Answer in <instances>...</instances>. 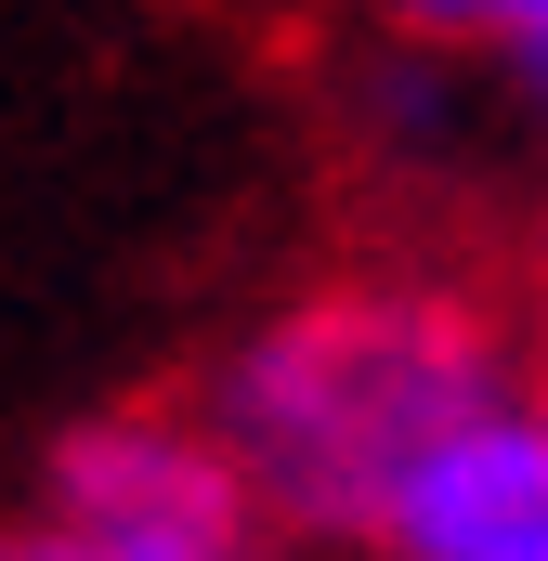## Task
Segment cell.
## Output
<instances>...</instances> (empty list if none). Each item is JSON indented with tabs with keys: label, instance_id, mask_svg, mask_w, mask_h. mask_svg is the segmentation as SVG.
<instances>
[{
	"label": "cell",
	"instance_id": "cell-1",
	"mask_svg": "<svg viewBox=\"0 0 548 561\" xmlns=\"http://www.w3.org/2000/svg\"><path fill=\"white\" fill-rule=\"evenodd\" d=\"M523 353L510 327L444 275H340L274 300L262 327L209 366L196 419L249 470L274 536L300 549H366V510L392 496L431 431H457L483 392H510Z\"/></svg>",
	"mask_w": 548,
	"mask_h": 561
},
{
	"label": "cell",
	"instance_id": "cell-2",
	"mask_svg": "<svg viewBox=\"0 0 548 561\" xmlns=\"http://www.w3.org/2000/svg\"><path fill=\"white\" fill-rule=\"evenodd\" d=\"M274 510L249 496V470L222 457V431L196 405H118L79 419L26 510L0 523V561H274Z\"/></svg>",
	"mask_w": 548,
	"mask_h": 561
},
{
	"label": "cell",
	"instance_id": "cell-3",
	"mask_svg": "<svg viewBox=\"0 0 548 561\" xmlns=\"http://www.w3.org/2000/svg\"><path fill=\"white\" fill-rule=\"evenodd\" d=\"M366 561H548V392L510 379L366 510Z\"/></svg>",
	"mask_w": 548,
	"mask_h": 561
},
{
	"label": "cell",
	"instance_id": "cell-4",
	"mask_svg": "<svg viewBox=\"0 0 548 561\" xmlns=\"http://www.w3.org/2000/svg\"><path fill=\"white\" fill-rule=\"evenodd\" d=\"M406 53H457V66H536L548 53V0H366Z\"/></svg>",
	"mask_w": 548,
	"mask_h": 561
},
{
	"label": "cell",
	"instance_id": "cell-5",
	"mask_svg": "<svg viewBox=\"0 0 548 561\" xmlns=\"http://www.w3.org/2000/svg\"><path fill=\"white\" fill-rule=\"evenodd\" d=\"M523 92H536V118H548V53H536V66H523Z\"/></svg>",
	"mask_w": 548,
	"mask_h": 561
},
{
	"label": "cell",
	"instance_id": "cell-6",
	"mask_svg": "<svg viewBox=\"0 0 548 561\" xmlns=\"http://www.w3.org/2000/svg\"><path fill=\"white\" fill-rule=\"evenodd\" d=\"M340 561H366V549H340Z\"/></svg>",
	"mask_w": 548,
	"mask_h": 561
}]
</instances>
